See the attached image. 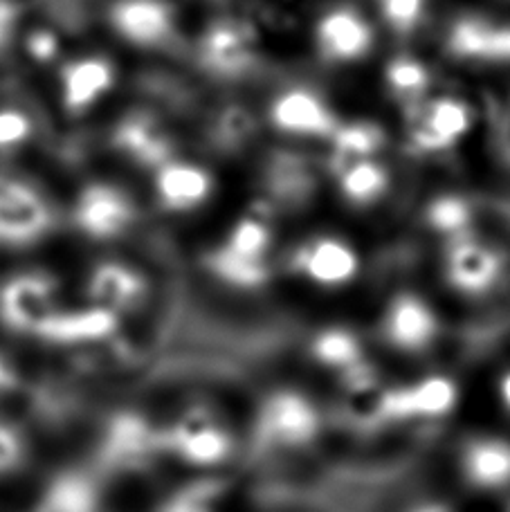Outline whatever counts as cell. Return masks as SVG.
Masks as SVG:
<instances>
[{"label": "cell", "instance_id": "6da1fadb", "mask_svg": "<svg viewBox=\"0 0 510 512\" xmlns=\"http://www.w3.org/2000/svg\"><path fill=\"white\" fill-rule=\"evenodd\" d=\"M241 418L245 461L275 474L306 472L335 450L329 398L302 376L261 384Z\"/></svg>", "mask_w": 510, "mask_h": 512}, {"label": "cell", "instance_id": "7a4b0ae2", "mask_svg": "<svg viewBox=\"0 0 510 512\" xmlns=\"http://www.w3.org/2000/svg\"><path fill=\"white\" fill-rule=\"evenodd\" d=\"M286 223L257 198L218 223L194 252L196 277L230 301H257L281 290Z\"/></svg>", "mask_w": 510, "mask_h": 512}, {"label": "cell", "instance_id": "3957f363", "mask_svg": "<svg viewBox=\"0 0 510 512\" xmlns=\"http://www.w3.org/2000/svg\"><path fill=\"white\" fill-rule=\"evenodd\" d=\"M364 324L378 360L394 371L445 362L454 335L450 306L430 283L416 281H398L382 290Z\"/></svg>", "mask_w": 510, "mask_h": 512}, {"label": "cell", "instance_id": "277c9868", "mask_svg": "<svg viewBox=\"0 0 510 512\" xmlns=\"http://www.w3.org/2000/svg\"><path fill=\"white\" fill-rule=\"evenodd\" d=\"M371 256L342 225L311 223L288 232L281 254V290L331 304L351 297L369 277Z\"/></svg>", "mask_w": 510, "mask_h": 512}, {"label": "cell", "instance_id": "5b68a950", "mask_svg": "<svg viewBox=\"0 0 510 512\" xmlns=\"http://www.w3.org/2000/svg\"><path fill=\"white\" fill-rule=\"evenodd\" d=\"M158 432L165 459L189 479H227L245 461L241 411L207 393L182 400Z\"/></svg>", "mask_w": 510, "mask_h": 512}, {"label": "cell", "instance_id": "8992f818", "mask_svg": "<svg viewBox=\"0 0 510 512\" xmlns=\"http://www.w3.org/2000/svg\"><path fill=\"white\" fill-rule=\"evenodd\" d=\"M326 398L335 450L353 456H378L409 441L398 371L382 362L326 393Z\"/></svg>", "mask_w": 510, "mask_h": 512}, {"label": "cell", "instance_id": "52a82bcc", "mask_svg": "<svg viewBox=\"0 0 510 512\" xmlns=\"http://www.w3.org/2000/svg\"><path fill=\"white\" fill-rule=\"evenodd\" d=\"M147 216L140 182L120 171L88 173L63 196V232L95 252L124 250Z\"/></svg>", "mask_w": 510, "mask_h": 512}, {"label": "cell", "instance_id": "ba28073f", "mask_svg": "<svg viewBox=\"0 0 510 512\" xmlns=\"http://www.w3.org/2000/svg\"><path fill=\"white\" fill-rule=\"evenodd\" d=\"M481 97L468 88L441 84L421 104L394 120L396 158L436 167L468 149H477Z\"/></svg>", "mask_w": 510, "mask_h": 512}, {"label": "cell", "instance_id": "9c48e42d", "mask_svg": "<svg viewBox=\"0 0 510 512\" xmlns=\"http://www.w3.org/2000/svg\"><path fill=\"white\" fill-rule=\"evenodd\" d=\"M445 304L486 308L510 290V241L488 227L432 248V283Z\"/></svg>", "mask_w": 510, "mask_h": 512}, {"label": "cell", "instance_id": "30bf717a", "mask_svg": "<svg viewBox=\"0 0 510 512\" xmlns=\"http://www.w3.org/2000/svg\"><path fill=\"white\" fill-rule=\"evenodd\" d=\"M50 106L59 122L84 126L106 120L124 88L122 54L104 43H75L45 79Z\"/></svg>", "mask_w": 510, "mask_h": 512}, {"label": "cell", "instance_id": "8fae6325", "mask_svg": "<svg viewBox=\"0 0 510 512\" xmlns=\"http://www.w3.org/2000/svg\"><path fill=\"white\" fill-rule=\"evenodd\" d=\"M308 57L326 75L369 70L387 48V34L362 0H324L304 27Z\"/></svg>", "mask_w": 510, "mask_h": 512}, {"label": "cell", "instance_id": "7c38bea8", "mask_svg": "<svg viewBox=\"0 0 510 512\" xmlns=\"http://www.w3.org/2000/svg\"><path fill=\"white\" fill-rule=\"evenodd\" d=\"M448 488L484 512L510 499V429L493 423L459 425L445 436Z\"/></svg>", "mask_w": 510, "mask_h": 512}, {"label": "cell", "instance_id": "4fadbf2b", "mask_svg": "<svg viewBox=\"0 0 510 512\" xmlns=\"http://www.w3.org/2000/svg\"><path fill=\"white\" fill-rule=\"evenodd\" d=\"M434 54L463 75L510 79V9L466 5L436 16Z\"/></svg>", "mask_w": 510, "mask_h": 512}, {"label": "cell", "instance_id": "5bb4252c", "mask_svg": "<svg viewBox=\"0 0 510 512\" xmlns=\"http://www.w3.org/2000/svg\"><path fill=\"white\" fill-rule=\"evenodd\" d=\"M63 232V196L27 164H0V256L27 259Z\"/></svg>", "mask_w": 510, "mask_h": 512}, {"label": "cell", "instance_id": "9a60e30c", "mask_svg": "<svg viewBox=\"0 0 510 512\" xmlns=\"http://www.w3.org/2000/svg\"><path fill=\"white\" fill-rule=\"evenodd\" d=\"M185 54L198 79L230 88L252 79L266 59L261 25L232 7L214 9L203 23L189 30Z\"/></svg>", "mask_w": 510, "mask_h": 512}, {"label": "cell", "instance_id": "2e32d148", "mask_svg": "<svg viewBox=\"0 0 510 512\" xmlns=\"http://www.w3.org/2000/svg\"><path fill=\"white\" fill-rule=\"evenodd\" d=\"M102 144L115 171L135 182H142L173 155L189 149L176 120L144 102L117 104L104 120Z\"/></svg>", "mask_w": 510, "mask_h": 512}, {"label": "cell", "instance_id": "e0dca14e", "mask_svg": "<svg viewBox=\"0 0 510 512\" xmlns=\"http://www.w3.org/2000/svg\"><path fill=\"white\" fill-rule=\"evenodd\" d=\"M97 21L111 48L142 59L185 50L189 36L182 0H99Z\"/></svg>", "mask_w": 510, "mask_h": 512}, {"label": "cell", "instance_id": "ac0fdd59", "mask_svg": "<svg viewBox=\"0 0 510 512\" xmlns=\"http://www.w3.org/2000/svg\"><path fill=\"white\" fill-rule=\"evenodd\" d=\"M149 214L167 223H196L223 196L221 167L207 153L185 149L140 182Z\"/></svg>", "mask_w": 510, "mask_h": 512}, {"label": "cell", "instance_id": "d6986e66", "mask_svg": "<svg viewBox=\"0 0 510 512\" xmlns=\"http://www.w3.org/2000/svg\"><path fill=\"white\" fill-rule=\"evenodd\" d=\"M257 111L263 131L306 151H320L344 115L329 90L302 77L275 84Z\"/></svg>", "mask_w": 510, "mask_h": 512}, {"label": "cell", "instance_id": "ffe728a7", "mask_svg": "<svg viewBox=\"0 0 510 512\" xmlns=\"http://www.w3.org/2000/svg\"><path fill=\"white\" fill-rule=\"evenodd\" d=\"M75 295L86 304L133 324L156 308L160 283L147 263L124 250L95 252L81 272Z\"/></svg>", "mask_w": 510, "mask_h": 512}, {"label": "cell", "instance_id": "44dd1931", "mask_svg": "<svg viewBox=\"0 0 510 512\" xmlns=\"http://www.w3.org/2000/svg\"><path fill=\"white\" fill-rule=\"evenodd\" d=\"M297 355L302 378L324 393L335 391L380 362L367 324L342 317H329L308 328Z\"/></svg>", "mask_w": 510, "mask_h": 512}, {"label": "cell", "instance_id": "7402d4cb", "mask_svg": "<svg viewBox=\"0 0 510 512\" xmlns=\"http://www.w3.org/2000/svg\"><path fill=\"white\" fill-rule=\"evenodd\" d=\"M398 382L409 441L448 436L459 427L468 405V384L448 362L398 371Z\"/></svg>", "mask_w": 510, "mask_h": 512}, {"label": "cell", "instance_id": "603a6c76", "mask_svg": "<svg viewBox=\"0 0 510 512\" xmlns=\"http://www.w3.org/2000/svg\"><path fill=\"white\" fill-rule=\"evenodd\" d=\"M68 286L57 272L21 265L0 277V333L36 342L52 317L68 304Z\"/></svg>", "mask_w": 510, "mask_h": 512}, {"label": "cell", "instance_id": "cb8c5ba5", "mask_svg": "<svg viewBox=\"0 0 510 512\" xmlns=\"http://www.w3.org/2000/svg\"><path fill=\"white\" fill-rule=\"evenodd\" d=\"M400 176L396 155L324 164V194L349 216H376L396 200Z\"/></svg>", "mask_w": 510, "mask_h": 512}, {"label": "cell", "instance_id": "d4e9b609", "mask_svg": "<svg viewBox=\"0 0 510 512\" xmlns=\"http://www.w3.org/2000/svg\"><path fill=\"white\" fill-rule=\"evenodd\" d=\"M373 70H376V88L387 117L394 120L445 84V68L439 57L432 50L416 48L414 43H403L396 50L385 52Z\"/></svg>", "mask_w": 510, "mask_h": 512}, {"label": "cell", "instance_id": "484cf974", "mask_svg": "<svg viewBox=\"0 0 510 512\" xmlns=\"http://www.w3.org/2000/svg\"><path fill=\"white\" fill-rule=\"evenodd\" d=\"M418 234L430 248L484 227V207L470 191L443 185L416 205Z\"/></svg>", "mask_w": 510, "mask_h": 512}, {"label": "cell", "instance_id": "4316f807", "mask_svg": "<svg viewBox=\"0 0 510 512\" xmlns=\"http://www.w3.org/2000/svg\"><path fill=\"white\" fill-rule=\"evenodd\" d=\"M320 155L324 164L396 155L394 120L385 113L342 115Z\"/></svg>", "mask_w": 510, "mask_h": 512}, {"label": "cell", "instance_id": "83f0119b", "mask_svg": "<svg viewBox=\"0 0 510 512\" xmlns=\"http://www.w3.org/2000/svg\"><path fill=\"white\" fill-rule=\"evenodd\" d=\"M479 158L488 171L510 187V79L499 81L488 97H481Z\"/></svg>", "mask_w": 510, "mask_h": 512}, {"label": "cell", "instance_id": "f1b7e54d", "mask_svg": "<svg viewBox=\"0 0 510 512\" xmlns=\"http://www.w3.org/2000/svg\"><path fill=\"white\" fill-rule=\"evenodd\" d=\"M41 137V113L34 106L16 97H0V164H27Z\"/></svg>", "mask_w": 510, "mask_h": 512}, {"label": "cell", "instance_id": "f546056e", "mask_svg": "<svg viewBox=\"0 0 510 512\" xmlns=\"http://www.w3.org/2000/svg\"><path fill=\"white\" fill-rule=\"evenodd\" d=\"M72 45L75 43L70 41L68 32L57 21L34 14L25 27L21 45H18L16 61H21L27 70L48 79L61 59L72 50Z\"/></svg>", "mask_w": 510, "mask_h": 512}, {"label": "cell", "instance_id": "4dcf8cb0", "mask_svg": "<svg viewBox=\"0 0 510 512\" xmlns=\"http://www.w3.org/2000/svg\"><path fill=\"white\" fill-rule=\"evenodd\" d=\"M36 438L9 407H0V488L21 483L36 465Z\"/></svg>", "mask_w": 510, "mask_h": 512}, {"label": "cell", "instance_id": "1f68e13d", "mask_svg": "<svg viewBox=\"0 0 510 512\" xmlns=\"http://www.w3.org/2000/svg\"><path fill=\"white\" fill-rule=\"evenodd\" d=\"M369 12L376 16L387 39H405L412 43L416 34H421L425 25H434L439 16L436 0H362Z\"/></svg>", "mask_w": 510, "mask_h": 512}, {"label": "cell", "instance_id": "d6a6232c", "mask_svg": "<svg viewBox=\"0 0 510 512\" xmlns=\"http://www.w3.org/2000/svg\"><path fill=\"white\" fill-rule=\"evenodd\" d=\"M32 16L30 0H0V68L16 61L18 45Z\"/></svg>", "mask_w": 510, "mask_h": 512}, {"label": "cell", "instance_id": "836d02e7", "mask_svg": "<svg viewBox=\"0 0 510 512\" xmlns=\"http://www.w3.org/2000/svg\"><path fill=\"white\" fill-rule=\"evenodd\" d=\"M484 398L493 423L510 429V355L488 371L484 380Z\"/></svg>", "mask_w": 510, "mask_h": 512}, {"label": "cell", "instance_id": "e575fe53", "mask_svg": "<svg viewBox=\"0 0 510 512\" xmlns=\"http://www.w3.org/2000/svg\"><path fill=\"white\" fill-rule=\"evenodd\" d=\"M396 512H484L468 504L466 499L454 495L450 488L445 490H425L405 499Z\"/></svg>", "mask_w": 510, "mask_h": 512}, {"label": "cell", "instance_id": "d590c367", "mask_svg": "<svg viewBox=\"0 0 510 512\" xmlns=\"http://www.w3.org/2000/svg\"><path fill=\"white\" fill-rule=\"evenodd\" d=\"M23 364L16 358V353L0 342V407H7L23 387Z\"/></svg>", "mask_w": 510, "mask_h": 512}, {"label": "cell", "instance_id": "8d00e7d4", "mask_svg": "<svg viewBox=\"0 0 510 512\" xmlns=\"http://www.w3.org/2000/svg\"><path fill=\"white\" fill-rule=\"evenodd\" d=\"M198 3L209 5V7H214V9H225V7H232L236 0H198Z\"/></svg>", "mask_w": 510, "mask_h": 512}, {"label": "cell", "instance_id": "74e56055", "mask_svg": "<svg viewBox=\"0 0 510 512\" xmlns=\"http://www.w3.org/2000/svg\"><path fill=\"white\" fill-rule=\"evenodd\" d=\"M486 5L502 7V9H510V0H486Z\"/></svg>", "mask_w": 510, "mask_h": 512}, {"label": "cell", "instance_id": "f35d334b", "mask_svg": "<svg viewBox=\"0 0 510 512\" xmlns=\"http://www.w3.org/2000/svg\"><path fill=\"white\" fill-rule=\"evenodd\" d=\"M493 512H510V499L506 501V504H502L499 508H495Z\"/></svg>", "mask_w": 510, "mask_h": 512}]
</instances>
